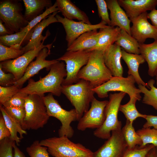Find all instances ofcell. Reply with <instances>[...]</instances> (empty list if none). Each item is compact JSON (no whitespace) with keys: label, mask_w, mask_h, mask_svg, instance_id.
<instances>
[{"label":"cell","mask_w":157,"mask_h":157,"mask_svg":"<svg viewBox=\"0 0 157 157\" xmlns=\"http://www.w3.org/2000/svg\"><path fill=\"white\" fill-rule=\"evenodd\" d=\"M65 65L63 61H58L51 66L48 73L39 80L35 81L31 78L26 86L19 89V92L28 95L36 94L44 96L49 92L53 95L60 96L62 93L63 81L67 76Z\"/></svg>","instance_id":"6da1fadb"},{"label":"cell","mask_w":157,"mask_h":157,"mask_svg":"<svg viewBox=\"0 0 157 157\" xmlns=\"http://www.w3.org/2000/svg\"><path fill=\"white\" fill-rule=\"evenodd\" d=\"M94 88L89 81L82 79L72 85H62V93L74 106L77 121L89 110L90 104L94 97Z\"/></svg>","instance_id":"7a4b0ae2"},{"label":"cell","mask_w":157,"mask_h":157,"mask_svg":"<svg viewBox=\"0 0 157 157\" xmlns=\"http://www.w3.org/2000/svg\"><path fill=\"white\" fill-rule=\"evenodd\" d=\"M54 157H93V152L81 144L75 143L65 136L54 137L40 142Z\"/></svg>","instance_id":"3957f363"},{"label":"cell","mask_w":157,"mask_h":157,"mask_svg":"<svg viewBox=\"0 0 157 157\" xmlns=\"http://www.w3.org/2000/svg\"><path fill=\"white\" fill-rule=\"evenodd\" d=\"M104 51L98 50L91 51L88 63L78 74L79 79L89 81L94 88L101 85L113 76L105 64Z\"/></svg>","instance_id":"277c9868"},{"label":"cell","mask_w":157,"mask_h":157,"mask_svg":"<svg viewBox=\"0 0 157 157\" xmlns=\"http://www.w3.org/2000/svg\"><path fill=\"white\" fill-rule=\"evenodd\" d=\"M43 96L30 94L26 97L25 116L22 127L24 130H37L43 128L47 123L49 117L43 99Z\"/></svg>","instance_id":"5b68a950"},{"label":"cell","mask_w":157,"mask_h":157,"mask_svg":"<svg viewBox=\"0 0 157 157\" xmlns=\"http://www.w3.org/2000/svg\"><path fill=\"white\" fill-rule=\"evenodd\" d=\"M126 94L119 92L109 94V100L105 109V120L102 126L94 131L95 137L107 139L110 136L112 131L122 129V122L118 119V114L121 102Z\"/></svg>","instance_id":"8992f818"},{"label":"cell","mask_w":157,"mask_h":157,"mask_svg":"<svg viewBox=\"0 0 157 157\" xmlns=\"http://www.w3.org/2000/svg\"><path fill=\"white\" fill-rule=\"evenodd\" d=\"M42 98L49 116L56 118L61 123V126L58 131L59 136H65L69 138H72L74 131L71 124L72 122L77 120L75 109L73 108L69 111L64 109L50 93L43 96Z\"/></svg>","instance_id":"52a82bcc"},{"label":"cell","mask_w":157,"mask_h":157,"mask_svg":"<svg viewBox=\"0 0 157 157\" xmlns=\"http://www.w3.org/2000/svg\"><path fill=\"white\" fill-rule=\"evenodd\" d=\"M21 4L17 1L5 0L0 3V19L12 34L26 27L29 22L22 13Z\"/></svg>","instance_id":"ba28073f"},{"label":"cell","mask_w":157,"mask_h":157,"mask_svg":"<svg viewBox=\"0 0 157 157\" xmlns=\"http://www.w3.org/2000/svg\"><path fill=\"white\" fill-rule=\"evenodd\" d=\"M135 83L134 77L131 75L126 77L113 76L109 80L93 90L101 98L107 97L109 92L117 91L125 92L130 98L135 97L140 101L141 99V92L135 86Z\"/></svg>","instance_id":"9c48e42d"},{"label":"cell","mask_w":157,"mask_h":157,"mask_svg":"<svg viewBox=\"0 0 157 157\" xmlns=\"http://www.w3.org/2000/svg\"><path fill=\"white\" fill-rule=\"evenodd\" d=\"M91 51L86 50L67 51L56 60L64 61L66 64L67 76L62 85H69L76 83L79 80L78 73L84 66L88 63Z\"/></svg>","instance_id":"30bf717a"},{"label":"cell","mask_w":157,"mask_h":157,"mask_svg":"<svg viewBox=\"0 0 157 157\" xmlns=\"http://www.w3.org/2000/svg\"><path fill=\"white\" fill-rule=\"evenodd\" d=\"M44 41H42L39 47L28 51L16 59L1 62L0 65L3 70L13 74L15 82L20 79L24 75L29 65L36 57L42 49L47 47L51 51L52 43L44 45Z\"/></svg>","instance_id":"8fae6325"},{"label":"cell","mask_w":157,"mask_h":157,"mask_svg":"<svg viewBox=\"0 0 157 157\" xmlns=\"http://www.w3.org/2000/svg\"><path fill=\"white\" fill-rule=\"evenodd\" d=\"M108 101H100L94 97L91 103L90 108L78 121L77 129L83 131L88 129L100 128L105 120V109Z\"/></svg>","instance_id":"7c38bea8"},{"label":"cell","mask_w":157,"mask_h":157,"mask_svg":"<svg viewBox=\"0 0 157 157\" xmlns=\"http://www.w3.org/2000/svg\"><path fill=\"white\" fill-rule=\"evenodd\" d=\"M56 17L58 22L63 25L65 31L66 40L67 47L80 35L85 32L101 28L106 27L108 25L102 21L95 24H89L82 21L76 22L63 17L58 14Z\"/></svg>","instance_id":"4fadbf2b"},{"label":"cell","mask_w":157,"mask_h":157,"mask_svg":"<svg viewBox=\"0 0 157 157\" xmlns=\"http://www.w3.org/2000/svg\"><path fill=\"white\" fill-rule=\"evenodd\" d=\"M96 151L93 157H122L128 148L122 129L111 131L110 136Z\"/></svg>","instance_id":"5bb4252c"},{"label":"cell","mask_w":157,"mask_h":157,"mask_svg":"<svg viewBox=\"0 0 157 157\" xmlns=\"http://www.w3.org/2000/svg\"><path fill=\"white\" fill-rule=\"evenodd\" d=\"M148 13L129 19L132 23L131 27V35L139 43H143L147 38L157 40V29L148 21Z\"/></svg>","instance_id":"9a60e30c"},{"label":"cell","mask_w":157,"mask_h":157,"mask_svg":"<svg viewBox=\"0 0 157 157\" xmlns=\"http://www.w3.org/2000/svg\"><path fill=\"white\" fill-rule=\"evenodd\" d=\"M50 52L47 47L42 49L38 54L36 60L29 65L23 76L15 82L13 85L21 88L27 81L38 73L41 70L45 68L47 70H49L51 66L58 61L56 59L46 60V58L50 54Z\"/></svg>","instance_id":"2e32d148"},{"label":"cell","mask_w":157,"mask_h":157,"mask_svg":"<svg viewBox=\"0 0 157 157\" xmlns=\"http://www.w3.org/2000/svg\"><path fill=\"white\" fill-rule=\"evenodd\" d=\"M59 12H60L59 11L53 12L34 27L29 42L26 45L22 47L24 53L40 46L42 41H44L50 35V33L48 30L45 36L42 35V32L44 28L50 24L58 22L56 16Z\"/></svg>","instance_id":"e0dca14e"},{"label":"cell","mask_w":157,"mask_h":157,"mask_svg":"<svg viewBox=\"0 0 157 157\" xmlns=\"http://www.w3.org/2000/svg\"><path fill=\"white\" fill-rule=\"evenodd\" d=\"M122 50L119 46L115 43L104 51L105 64L113 76H123V69L121 63Z\"/></svg>","instance_id":"ac0fdd59"},{"label":"cell","mask_w":157,"mask_h":157,"mask_svg":"<svg viewBox=\"0 0 157 157\" xmlns=\"http://www.w3.org/2000/svg\"><path fill=\"white\" fill-rule=\"evenodd\" d=\"M129 19L136 17L148 10L156 8L157 0H118Z\"/></svg>","instance_id":"d6986e66"},{"label":"cell","mask_w":157,"mask_h":157,"mask_svg":"<svg viewBox=\"0 0 157 157\" xmlns=\"http://www.w3.org/2000/svg\"><path fill=\"white\" fill-rule=\"evenodd\" d=\"M106 1L108 8L110 12V26L118 27L131 35V21L126 12L119 5L117 0H106Z\"/></svg>","instance_id":"ffe728a7"},{"label":"cell","mask_w":157,"mask_h":157,"mask_svg":"<svg viewBox=\"0 0 157 157\" xmlns=\"http://www.w3.org/2000/svg\"><path fill=\"white\" fill-rule=\"evenodd\" d=\"M57 7L64 17L70 20L76 19L91 24L86 13L80 10L70 0H56Z\"/></svg>","instance_id":"44dd1931"},{"label":"cell","mask_w":157,"mask_h":157,"mask_svg":"<svg viewBox=\"0 0 157 157\" xmlns=\"http://www.w3.org/2000/svg\"><path fill=\"white\" fill-rule=\"evenodd\" d=\"M122 59L126 63L128 68V75L133 76L138 85H141L150 89L147 83L142 80L138 72L140 65L145 61L142 56L140 54L129 53L123 49L122 50Z\"/></svg>","instance_id":"7402d4cb"},{"label":"cell","mask_w":157,"mask_h":157,"mask_svg":"<svg viewBox=\"0 0 157 157\" xmlns=\"http://www.w3.org/2000/svg\"><path fill=\"white\" fill-rule=\"evenodd\" d=\"M121 30V29L118 27L109 26L100 28L98 31L97 44L90 51L94 50L104 51L116 42Z\"/></svg>","instance_id":"603a6c76"},{"label":"cell","mask_w":157,"mask_h":157,"mask_svg":"<svg viewBox=\"0 0 157 157\" xmlns=\"http://www.w3.org/2000/svg\"><path fill=\"white\" fill-rule=\"evenodd\" d=\"M97 30L89 31L81 35L67 48V51H90L97 42L99 34Z\"/></svg>","instance_id":"cb8c5ba5"},{"label":"cell","mask_w":157,"mask_h":157,"mask_svg":"<svg viewBox=\"0 0 157 157\" xmlns=\"http://www.w3.org/2000/svg\"><path fill=\"white\" fill-rule=\"evenodd\" d=\"M139 49L141 55L148 64V74L151 77L157 73V40L150 44L139 43Z\"/></svg>","instance_id":"d4e9b609"},{"label":"cell","mask_w":157,"mask_h":157,"mask_svg":"<svg viewBox=\"0 0 157 157\" xmlns=\"http://www.w3.org/2000/svg\"><path fill=\"white\" fill-rule=\"evenodd\" d=\"M34 27L28 33L24 31L0 37V43L8 47L20 49L22 46L27 44L29 42Z\"/></svg>","instance_id":"484cf974"},{"label":"cell","mask_w":157,"mask_h":157,"mask_svg":"<svg viewBox=\"0 0 157 157\" xmlns=\"http://www.w3.org/2000/svg\"><path fill=\"white\" fill-rule=\"evenodd\" d=\"M25 10L24 16L30 22L41 13L45 8H49L52 5L50 0H23Z\"/></svg>","instance_id":"4316f807"},{"label":"cell","mask_w":157,"mask_h":157,"mask_svg":"<svg viewBox=\"0 0 157 157\" xmlns=\"http://www.w3.org/2000/svg\"><path fill=\"white\" fill-rule=\"evenodd\" d=\"M0 109L6 124L10 132L11 135L10 138L18 145L21 140L23 138V135L27 134L26 131L7 113L2 105H0Z\"/></svg>","instance_id":"83f0119b"},{"label":"cell","mask_w":157,"mask_h":157,"mask_svg":"<svg viewBox=\"0 0 157 157\" xmlns=\"http://www.w3.org/2000/svg\"><path fill=\"white\" fill-rule=\"evenodd\" d=\"M115 43L130 53L140 54L139 43L125 31L121 29Z\"/></svg>","instance_id":"f1b7e54d"},{"label":"cell","mask_w":157,"mask_h":157,"mask_svg":"<svg viewBox=\"0 0 157 157\" xmlns=\"http://www.w3.org/2000/svg\"><path fill=\"white\" fill-rule=\"evenodd\" d=\"M133 123L126 120L122 129V131L128 149H132L137 146H141L142 142L140 136L135 131Z\"/></svg>","instance_id":"f546056e"},{"label":"cell","mask_w":157,"mask_h":157,"mask_svg":"<svg viewBox=\"0 0 157 157\" xmlns=\"http://www.w3.org/2000/svg\"><path fill=\"white\" fill-rule=\"evenodd\" d=\"M155 83V80L152 79L148 81L147 83L150 90L141 85H138V88L144 94L142 102L152 106L157 110V88L154 85Z\"/></svg>","instance_id":"4dcf8cb0"},{"label":"cell","mask_w":157,"mask_h":157,"mask_svg":"<svg viewBox=\"0 0 157 157\" xmlns=\"http://www.w3.org/2000/svg\"><path fill=\"white\" fill-rule=\"evenodd\" d=\"M137 101L138 100L135 97H130L129 101L127 103L121 105L119 108V111L124 114L126 120L132 123L138 117L145 119L147 115L140 113L137 110L135 106Z\"/></svg>","instance_id":"1f68e13d"},{"label":"cell","mask_w":157,"mask_h":157,"mask_svg":"<svg viewBox=\"0 0 157 157\" xmlns=\"http://www.w3.org/2000/svg\"><path fill=\"white\" fill-rule=\"evenodd\" d=\"M137 133L140 136L142 142L140 146L143 147L148 144H152L157 147V129L151 127L144 128L138 130Z\"/></svg>","instance_id":"d6a6232c"},{"label":"cell","mask_w":157,"mask_h":157,"mask_svg":"<svg viewBox=\"0 0 157 157\" xmlns=\"http://www.w3.org/2000/svg\"><path fill=\"white\" fill-rule=\"evenodd\" d=\"M24 53L22 48L17 49L5 46L0 43V61L16 59Z\"/></svg>","instance_id":"836d02e7"},{"label":"cell","mask_w":157,"mask_h":157,"mask_svg":"<svg viewBox=\"0 0 157 157\" xmlns=\"http://www.w3.org/2000/svg\"><path fill=\"white\" fill-rule=\"evenodd\" d=\"M57 6V4L55 2L52 6L49 8H46L45 10L42 13L29 22L25 28L22 29L21 31H24L28 33L32 28L48 17V15L54 12L59 11Z\"/></svg>","instance_id":"e575fe53"},{"label":"cell","mask_w":157,"mask_h":157,"mask_svg":"<svg viewBox=\"0 0 157 157\" xmlns=\"http://www.w3.org/2000/svg\"><path fill=\"white\" fill-rule=\"evenodd\" d=\"M26 150L30 157H50L47 147L41 145L38 140L33 142Z\"/></svg>","instance_id":"d590c367"},{"label":"cell","mask_w":157,"mask_h":157,"mask_svg":"<svg viewBox=\"0 0 157 157\" xmlns=\"http://www.w3.org/2000/svg\"><path fill=\"white\" fill-rule=\"evenodd\" d=\"M138 146L127 148L122 157H147L149 151L155 147L152 144H147L143 147Z\"/></svg>","instance_id":"8d00e7d4"},{"label":"cell","mask_w":157,"mask_h":157,"mask_svg":"<svg viewBox=\"0 0 157 157\" xmlns=\"http://www.w3.org/2000/svg\"><path fill=\"white\" fill-rule=\"evenodd\" d=\"M28 95L25 93L19 91L3 104L2 106L4 107L24 108L26 99Z\"/></svg>","instance_id":"74e56055"},{"label":"cell","mask_w":157,"mask_h":157,"mask_svg":"<svg viewBox=\"0 0 157 157\" xmlns=\"http://www.w3.org/2000/svg\"><path fill=\"white\" fill-rule=\"evenodd\" d=\"M20 88L14 85L9 86H0V103L2 105L19 91Z\"/></svg>","instance_id":"f35d334b"},{"label":"cell","mask_w":157,"mask_h":157,"mask_svg":"<svg viewBox=\"0 0 157 157\" xmlns=\"http://www.w3.org/2000/svg\"><path fill=\"white\" fill-rule=\"evenodd\" d=\"M3 107L7 113L18 122L22 127L25 116L24 108Z\"/></svg>","instance_id":"ab89813d"},{"label":"cell","mask_w":157,"mask_h":157,"mask_svg":"<svg viewBox=\"0 0 157 157\" xmlns=\"http://www.w3.org/2000/svg\"><path fill=\"white\" fill-rule=\"evenodd\" d=\"M14 141L7 138L0 141V157H14L13 149Z\"/></svg>","instance_id":"60d3db41"},{"label":"cell","mask_w":157,"mask_h":157,"mask_svg":"<svg viewBox=\"0 0 157 157\" xmlns=\"http://www.w3.org/2000/svg\"><path fill=\"white\" fill-rule=\"evenodd\" d=\"M95 1L97 7L98 15L101 18V21L106 22L108 25L110 26L111 22L106 0H95Z\"/></svg>","instance_id":"b9f144b4"},{"label":"cell","mask_w":157,"mask_h":157,"mask_svg":"<svg viewBox=\"0 0 157 157\" xmlns=\"http://www.w3.org/2000/svg\"><path fill=\"white\" fill-rule=\"evenodd\" d=\"M15 82L14 76L12 74L6 73L0 65V85L3 87L13 85Z\"/></svg>","instance_id":"7bdbcfd3"},{"label":"cell","mask_w":157,"mask_h":157,"mask_svg":"<svg viewBox=\"0 0 157 157\" xmlns=\"http://www.w3.org/2000/svg\"><path fill=\"white\" fill-rule=\"evenodd\" d=\"M10 135V130L7 127L4 119L1 115L0 117V141L4 138H9Z\"/></svg>","instance_id":"ee69618b"},{"label":"cell","mask_w":157,"mask_h":157,"mask_svg":"<svg viewBox=\"0 0 157 157\" xmlns=\"http://www.w3.org/2000/svg\"><path fill=\"white\" fill-rule=\"evenodd\" d=\"M146 122L143 125V128H147L153 127L157 129V116L147 115L145 118Z\"/></svg>","instance_id":"f6af8a7d"},{"label":"cell","mask_w":157,"mask_h":157,"mask_svg":"<svg viewBox=\"0 0 157 157\" xmlns=\"http://www.w3.org/2000/svg\"><path fill=\"white\" fill-rule=\"evenodd\" d=\"M148 19L151 22L152 25L157 29V10L156 8L148 13Z\"/></svg>","instance_id":"bcb514c9"},{"label":"cell","mask_w":157,"mask_h":157,"mask_svg":"<svg viewBox=\"0 0 157 157\" xmlns=\"http://www.w3.org/2000/svg\"><path fill=\"white\" fill-rule=\"evenodd\" d=\"M15 142L13 145V149L14 151V157H26L23 153L22 152Z\"/></svg>","instance_id":"7dc6e473"},{"label":"cell","mask_w":157,"mask_h":157,"mask_svg":"<svg viewBox=\"0 0 157 157\" xmlns=\"http://www.w3.org/2000/svg\"><path fill=\"white\" fill-rule=\"evenodd\" d=\"M12 34L8 30L4 24H3L2 21L0 20V36L7 35Z\"/></svg>","instance_id":"c3c4849f"},{"label":"cell","mask_w":157,"mask_h":157,"mask_svg":"<svg viewBox=\"0 0 157 157\" xmlns=\"http://www.w3.org/2000/svg\"><path fill=\"white\" fill-rule=\"evenodd\" d=\"M147 157H155V148H153L149 152Z\"/></svg>","instance_id":"681fc988"},{"label":"cell","mask_w":157,"mask_h":157,"mask_svg":"<svg viewBox=\"0 0 157 157\" xmlns=\"http://www.w3.org/2000/svg\"><path fill=\"white\" fill-rule=\"evenodd\" d=\"M155 157H157V147H155Z\"/></svg>","instance_id":"f907efd6"},{"label":"cell","mask_w":157,"mask_h":157,"mask_svg":"<svg viewBox=\"0 0 157 157\" xmlns=\"http://www.w3.org/2000/svg\"><path fill=\"white\" fill-rule=\"evenodd\" d=\"M156 79V85L157 86V73L155 76Z\"/></svg>","instance_id":"816d5d0a"}]
</instances>
